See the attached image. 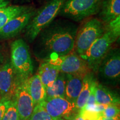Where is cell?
I'll list each match as a JSON object with an SVG mask.
<instances>
[{
	"instance_id": "cell-27",
	"label": "cell",
	"mask_w": 120,
	"mask_h": 120,
	"mask_svg": "<svg viewBox=\"0 0 120 120\" xmlns=\"http://www.w3.org/2000/svg\"><path fill=\"white\" fill-rule=\"evenodd\" d=\"M10 4V0H0V9L8 6Z\"/></svg>"
},
{
	"instance_id": "cell-10",
	"label": "cell",
	"mask_w": 120,
	"mask_h": 120,
	"mask_svg": "<svg viewBox=\"0 0 120 120\" xmlns=\"http://www.w3.org/2000/svg\"><path fill=\"white\" fill-rule=\"evenodd\" d=\"M28 79H21L14 95L20 120H27L34 107V103L28 90Z\"/></svg>"
},
{
	"instance_id": "cell-9",
	"label": "cell",
	"mask_w": 120,
	"mask_h": 120,
	"mask_svg": "<svg viewBox=\"0 0 120 120\" xmlns=\"http://www.w3.org/2000/svg\"><path fill=\"white\" fill-rule=\"evenodd\" d=\"M21 79L15 72L11 63L0 64V96L1 98H12Z\"/></svg>"
},
{
	"instance_id": "cell-15",
	"label": "cell",
	"mask_w": 120,
	"mask_h": 120,
	"mask_svg": "<svg viewBox=\"0 0 120 120\" xmlns=\"http://www.w3.org/2000/svg\"><path fill=\"white\" fill-rule=\"evenodd\" d=\"M66 75L65 98L76 104V100L83 86L84 77L77 75Z\"/></svg>"
},
{
	"instance_id": "cell-4",
	"label": "cell",
	"mask_w": 120,
	"mask_h": 120,
	"mask_svg": "<svg viewBox=\"0 0 120 120\" xmlns=\"http://www.w3.org/2000/svg\"><path fill=\"white\" fill-rule=\"evenodd\" d=\"M117 37L110 31L105 29V32L97 38L81 57L87 64L88 67L94 72H97L100 63L111 49L113 43Z\"/></svg>"
},
{
	"instance_id": "cell-6",
	"label": "cell",
	"mask_w": 120,
	"mask_h": 120,
	"mask_svg": "<svg viewBox=\"0 0 120 120\" xmlns=\"http://www.w3.org/2000/svg\"><path fill=\"white\" fill-rule=\"evenodd\" d=\"M46 60L56 66L60 72L64 74L85 77L91 72L86 61L75 52L72 51L67 55L61 56L51 55Z\"/></svg>"
},
{
	"instance_id": "cell-13",
	"label": "cell",
	"mask_w": 120,
	"mask_h": 120,
	"mask_svg": "<svg viewBox=\"0 0 120 120\" xmlns=\"http://www.w3.org/2000/svg\"><path fill=\"white\" fill-rule=\"evenodd\" d=\"M100 17L104 25L120 16V0H102Z\"/></svg>"
},
{
	"instance_id": "cell-1",
	"label": "cell",
	"mask_w": 120,
	"mask_h": 120,
	"mask_svg": "<svg viewBox=\"0 0 120 120\" xmlns=\"http://www.w3.org/2000/svg\"><path fill=\"white\" fill-rule=\"evenodd\" d=\"M76 28L70 25H55L45 28L41 34L40 42L51 55L64 56L74 49Z\"/></svg>"
},
{
	"instance_id": "cell-12",
	"label": "cell",
	"mask_w": 120,
	"mask_h": 120,
	"mask_svg": "<svg viewBox=\"0 0 120 120\" xmlns=\"http://www.w3.org/2000/svg\"><path fill=\"white\" fill-rule=\"evenodd\" d=\"M35 13L34 10L28 8L16 17L10 19L0 31V37L9 38L15 37L26 27Z\"/></svg>"
},
{
	"instance_id": "cell-20",
	"label": "cell",
	"mask_w": 120,
	"mask_h": 120,
	"mask_svg": "<svg viewBox=\"0 0 120 120\" xmlns=\"http://www.w3.org/2000/svg\"><path fill=\"white\" fill-rule=\"evenodd\" d=\"M29 8L23 6H8L0 9V31L12 18Z\"/></svg>"
},
{
	"instance_id": "cell-3",
	"label": "cell",
	"mask_w": 120,
	"mask_h": 120,
	"mask_svg": "<svg viewBox=\"0 0 120 120\" xmlns=\"http://www.w3.org/2000/svg\"><path fill=\"white\" fill-rule=\"evenodd\" d=\"M105 32V26L100 19H90L76 33L74 49L79 56L83 55L97 38Z\"/></svg>"
},
{
	"instance_id": "cell-19",
	"label": "cell",
	"mask_w": 120,
	"mask_h": 120,
	"mask_svg": "<svg viewBox=\"0 0 120 120\" xmlns=\"http://www.w3.org/2000/svg\"><path fill=\"white\" fill-rule=\"evenodd\" d=\"M94 80V79L91 72L87 74L83 78V86L76 102V107L79 111L86 104L91 92V86Z\"/></svg>"
},
{
	"instance_id": "cell-31",
	"label": "cell",
	"mask_w": 120,
	"mask_h": 120,
	"mask_svg": "<svg viewBox=\"0 0 120 120\" xmlns=\"http://www.w3.org/2000/svg\"><path fill=\"white\" fill-rule=\"evenodd\" d=\"M1 99H2V98H1V96H0V101H1Z\"/></svg>"
},
{
	"instance_id": "cell-18",
	"label": "cell",
	"mask_w": 120,
	"mask_h": 120,
	"mask_svg": "<svg viewBox=\"0 0 120 120\" xmlns=\"http://www.w3.org/2000/svg\"><path fill=\"white\" fill-rule=\"evenodd\" d=\"M67 80L66 74L60 72L55 81L49 87L45 88L46 98L49 99L55 97L65 98V88Z\"/></svg>"
},
{
	"instance_id": "cell-5",
	"label": "cell",
	"mask_w": 120,
	"mask_h": 120,
	"mask_svg": "<svg viewBox=\"0 0 120 120\" xmlns=\"http://www.w3.org/2000/svg\"><path fill=\"white\" fill-rule=\"evenodd\" d=\"M11 64L13 70L21 79H27L34 70L32 61L26 43L18 39L11 46Z\"/></svg>"
},
{
	"instance_id": "cell-22",
	"label": "cell",
	"mask_w": 120,
	"mask_h": 120,
	"mask_svg": "<svg viewBox=\"0 0 120 120\" xmlns=\"http://www.w3.org/2000/svg\"><path fill=\"white\" fill-rule=\"evenodd\" d=\"M2 120H20L17 107H16L14 96L11 98L10 105Z\"/></svg>"
},
{
	"instance_id": "cell-8",
	"label": "cell",
	"mask_w": 120,
	"mask_h": 120,
	"mask_svg": "<svg viewBox=\"0 0 120 120\" xmlns=\"http://www.w3.org/2000/svg\"><path fill=\"white\" fill-rule=\"evenodd\" d=\"M40 105L51 116L57 120H67L79 112L75 103L62 97L45 99Z\"/></svg>"
},
{
	"instance_id": "cell-17",
	"label": "cell",
	"mask_w": 120,
	"mask_h": 120,
	"mask_svg": "<svg viewBox=\"0 0 120 120\" xmlns=\"http://www.w3.org/2000/svg\"><path fill=\"white\" fill-rule=\"evenodd\" d=\"M60 73L59 70L56 66L46 60L39 67L38 75L45 87L47 88L52 86Z\"/></svg>"
},
{
	"instance_id": "cell-28",
	"label": "cell",
	"mask_w": 120,
	"mask_h": 120,
	"mask_svg": "<svg viewBox=\"0 0 120 120\" xmlns=\"http://www.w3.org/2000/svg\"><path fill=\"white\" fill-rule=\"evenodd\" d=\"M85 120L83 118H82L79 115V113L76 114V115H73V116L70 117L68 118H67V120Z\"/></svg>"
},
{
	"instance_id": "cell-2",
	"label": "cell",
	"mask_w": 120,
	"mask_h": 120,
	"mask_svg": "<svg viewBox=\"0 0 120 120\" xmlns=\"http://www.w3.org/2000/svg\"><path fill=\"white\" fill-rule=\"evenodd\" d=\"M66 0H50L34 14L26 27V36L32 41L55 19Z\"/></svg>"
},
{
	"instance_id": "cell-25",
	"label": "cell",
	"mask_w": 120,
	"mask_h": 120,
	"mask_svg": "<svg viewBox=\"0 0 120 120\" xmlns=\"http://www.w3.org/2000/svg\"><path fill=\"white\" fill-rule=\"evenodd\" d=\"M105 29L110 31L118 38L120 34V16L117 17L109 23L105 25Z\"/></svg>"
},
{
	"instance_id": "cell-26",
	"label": "cell",
	"mask_w": 120,
	"mask_h": 120,
	"mask_svg": "<svg viewBox=\"0 0 120 120\" xmlns=\"http://www.w3.org/2000/svg\"><path fill=\"white\" fill-rule=\"evenodd\" d=\"M11 98H2L1 99V101H0V120H2L3 117L10 105Z\"/></svg>"
},
{
	"instance_id": "cell-14",
	"label": "cell",
	"mask_w": 120,
	"mask_h": 120,
	"mask_svg": "<svg viewBox=\"0 0 120 120\" xmlns=\"http://www.w3.org/2000/svg\"><path fill=\"white\" fill-rule=\"evenodd\" d=\"M27 87L34 106L45 101L46 98V90L38 73L28 78Z\"/></svg>"
},
{
	"instance_id": "cell-23",
	"label": "cell",
	"mask_w": 120,
	"mask_h": 120,
	"mask_svg": "<svg viewBox=\"0 0 120 120\" xmlns=\"http://www.w3.org/2000/svg\"><path fill=\"white\" fill-rule=\"evenodd\" d=\"M101 116L103 118L115 117L120 115V109L119 106L115 105H107L102 112H100Z\"/></svg>"
},
{
	"instance_id": "cell-21",
	"label": "cell",
	"mask_w": 120,
	"mask_h": 120,
	"mask_svg": "<svg viewBox=\"0 0 120 120\" xmlns=\"http://www.w3.org/2000/svg\"><path fill=\"white\" fill-rule=\"evenodd\" d=\"M27 120H58L51 116L40 104L34 106L31 116Z\"/></svg>"
},
{
	"instance_id": "cell-7",
	"label": "cell",
	"mask_w": 120,
	"mask_h": 120,
	"mask_svg": "<svg viewBox=\"0 0 120 120\" xmlns=\"http://www.w3.org/2000/svg\"><path fill=\"white\" fill-rule=\"evenodd\" d=\"M101 1L66 0L60 13L73 20L81 21L98 12Z\"/></svg>"
},
{
	"instance_id": "cell-29",
	"label": "cell",
	"mask_w": 120,
	"mask_h": 120,
	"mask_svg": "<svg viewBox=\"0 0 120 120\" xmlns=\"http://www.w3.org/2000/svg\"><path fill=\"white\" fill-rule=\"evenodd\" d=\"M103 120H120V115H118L115 117L109 118H104Z\"/></svg>"
},
{
	"instance_id": "cell-11",
	"label": "cell",
	"mask_w": 120,
	"mask_h": 120,
	"mask_svg": "<svg viewBox=\"0 0 120 120\" xmlns=\"http://www.w3.org/2000/svg\"><path fill=\"white\" fill-rule=\"evenodd\" d=\"M102 77L115 80L120 76V54L118 49H111L100 63L97 70Z\"/></svg>"
},
{
	"instance_id": "cell-24",
	"label": "cell",
	"mask_w": 120,
	"mask_h": 120,
	"mask_svg": "<svg viewBox=\"0 0 120 120\" xmlns=\"http://www.w3.org/2000/svg\"><path fill=\"white\" fill-rule=\"evenodd\" d=\"M79 115L85 120H103L104 119L101 116L100 112L81 109L79 112Z\"/></svg>"
},
{
	"instance_id": "cell-30",
	"label": "cell",
	"mask_w": 120,
	"mask_h": 120,
	"mask_svg": "<svg viewBox=\"0 0 120 120\" xmlns=\"http://www.w3.org/2000/svg\"><path fill=\"white\" fill-rule=\"evenodd\" d=\"M58 120H64V119H58Z\"/></svg>"
},
{
	"instance_id": "cell-16",
	"label": "cell",
	"mask_w": 120,
	"mask_h": 120,
	"mask_svg": "<svg viewBox=\"0 0 120 120\" xmlns=\"http://www.w3.org/2000/svg\"><path fill=\"white\" fill-rule=\"evenodd\" d=\"M95 98L98 105H120V99L118 94L97 82L95 86Z\"/></svg>"
}]
</instances>
